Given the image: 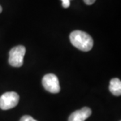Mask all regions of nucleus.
<instances>
[{
	"instance_id": "obj_1",
	"label": "nucleus",
	"mask_w": 121,
	"mask_h": 121,
	"mask_svg": "<svg viewBox=\"0 0 121 121\" xmlns=\"http://www.w3.org/2000/svg\"><path fill=\"white\" fill-rule=\"evenodd\" d=\"M69 39L74 47L84 52L90 51L93 47L94 41L90 35L81 30H75L72 32Z\"/></svg>"
},
{
	"instance_id": "obj_4",
	"label": "nucleus",
	"mask_w": 121,
	"mask_h": 121,
	"mask_svg": "<svg viewBox=\"0 0 121 121\" xmlns=\"http://www.w3.org/2000/svg\"><path fill=\"white\" fill-rule=\"evenodd\" d=\"M43 85L44 89L48 92L56 94L60 91L59 79L55 75L49 73L45 75L43 78Z\"/></svg>"
},
{
	"instance_id": "obj_9",
	"label": "nucleus",
	"mask_w": 121,
	"mask_h": 121,
	"mask_svg": "<svg viewBox=\"0 0 121 121\" xmlns=\"http://www.w3.org/2000/svg\"><path fill=\"white\" fill-rule=\"evenodd\" d=\"M84 2L87 5H91L93 4L95 1V0H83Z\"/></svg>"
},
{
	"instance_id": "obj_2",
	"label": "nucleus",
	"mask_w": 121,
	"mask_h": 121,
	"mask_svg": "<svg viewBox=\"0 0 121 121\" xmlns=\"http://www.w3.org/2000/svg\"><path fill=\"white\" fill-rule=\"evenodd\" d=\"M26 53V48L19 45L12 48L9 52V63L11 66L20 67L23 65L24 56Z\"/></svg>"
},
{
	"instance_id": "obj_8",
	"label": "nucleus",
	"mask_w": 121,
	"mask_h": 121,
	"mask_svg": "<svg viewBox=\"0 0 121 121\" xmlns=\"http://www.w3.org/2000/svg\"><path fill=\"white\" fill-rule=\"evenodd\" d=\"M62 1V5L63 8H67L70 5V0H61Z\"/></svg>"
},
{
	"instance_id": "obj_3",
	"label": "nucleus",
	"mask_w": 121,
	"mask_h": 121,
	"mask_svg": "<svg viewBox=\"0 0 121 121\" xmlns=\"http://www.w3.org/2000/svg\"><path fill=\"white\" fill-rule=\"evenodd\" d=\"M20 97L16 92H5L0 97V108L2 110H9L16 107L19 102Z\"/></svg>"
},
{
	"instance_id": "obj_10",
	"label": "nucleus",
	"mask_w": 121,
	"mask_h": 121,
	"mask_svg": "<svg viewBox=\"0 0 121 121\" xmlns=\"http://www.w3.org/2000/svg\"><path fill=\"white\" fill-rule=\"evenodd\" d=\"M1 12H2V8H1V6L0 5V13H1Z\"/></svg>"
},
{
	"instance_id": "obj_5",
	"label": "nucleus",
	"mask_w": 121,
	"mask_h": 121,
	"mask_svg": "<svg viewBox=\"0 0 121 121\" xmlns=\"http://www.w3.org/2000/svg\"><path fill=\"white\" fill-rule=\"evenodd\" d=\"M91 114V110L88 107H83L81 110H76L69 117V121H85Z\"/></svg>"
},
{
	"instance_id": "obj_6",
	"label": "nucleus",
	"mask_w": 121,
	"mask_h": 121,
	"mask_svg": "<svg viewBox=\"0 0 121 121\" xmlns=\"http://www.w3.org/2000/svg\"><path fill=\"white\" fill-rule=\"evenodd\" d=\"M109 90L113 95L119 96L121 95V82L118 78L111 79L109 86Z\"/></svg>"
},
{
	"instance_id": "obj_7",
	"label": "nucleus",
	"mask_w": 121,
	"mask_h": 121,
	"mask_svg": "<svg viewBox=\"0 0 121 121\" xmlns=\"http://www.w3.org/2000/svg\"><path fill=\"white\" fill-rule=\"evenodd\" d=\"M20 121H36L35 119H34L33 118L30 116H28V115H25L24 117H22L20 119Z\"/></svg>"
}]
</instances>
